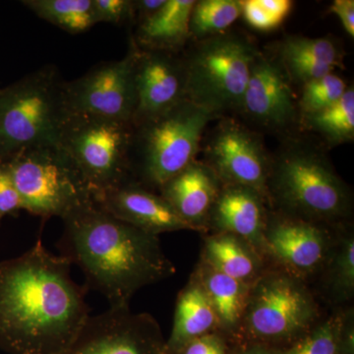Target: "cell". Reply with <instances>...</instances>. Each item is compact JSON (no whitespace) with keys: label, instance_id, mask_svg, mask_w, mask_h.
Returning a JSON list of instances; mask_svg holds the SVG:
<instances>
[{"label":"cell","instance_id":"ba28073f","mask_svg":"<svg viewBox=\"0 0 354 354\" xmlns=\"http://www.w3.org/2000/svg\"><path fill=\"white\" fill-rule=\"evenodd\" d=\"M132 136L131 122L69 114L58 145L82 177L93 200L131 180Z\"/></svg>","mask_w":354,"mask_h":354},{"label":"cell","instance_id":"5b68a950","mask_svg":"<svg viewBox=\"0 0 354 354\" xmlns=\"http://www.w3.org/2000/svg\"><path fill=\"white\" fill-rule=\"evenodd\" d=\"M216 116L187 99L165 113L133 125L131 180L158 191L195 162L203 133Z\"/></svg>","mask_w":354,"mask_h":354},{"label":"cell","instance_id":"3957f363","mask_svg":"<svg viewBox=\"0 0 354 354\" xmlns=\"http://www.w3.org/2000/svg\"><path fill=\"white\" fill-rule=\"evenodd\" d=\"M267 190L277 212L300 220L335 225L351 214L346 184L323 153L302 142H290L272 158Z\"/></svg>","mask_w":354,"mask_h":354},{"label":"cell","instance_id":"603a6c76","mask_svg":"<svg viewBox=\"0 0 354 354\" xmlns=\"http://www.w3.org/2000/svg\"><path fill=\"white\" fill-rule=\"evenodd\" d=\"M213 304L221 332L230 341H234L241 327L251 286L216 271L200 259L194 270Z\"/></svg>","mask_w":354,"mask_h":354},{"label":"cell","instance_id":"f1b7e54d","mask_svg":"<svg viewBox=\"0 0 354 354\" xmlns=\"http://www.w3.org/2000/svg\"><path fill=\"white\" fill-rule=\"evenodd\" d=\"M346 90V82L333 72L304 84L301 97L298 100L300 115L304 118L327 108L341 99Z\"/></svg>","mask_w":354,"mask_h":354},{"label":"cell","instance_id":"e0dca14e","mask_svg":"<svg viewBox=\"0 0 354 354\" xmlns=\"http://www.w3.org/2000/svg\"><path fill=\"white\" fill-rule=\"evenodd\" d=\"M267 198L251 188L223 185L209 212L208 232H227L241 237L268 259L265 228L268 213Z\"/></svg>","mask_w":354,"mask_h":354},{"label":"cell","instance_id":"4316f807","mask_svg":"<svg viewBox=\"0 0 354 354\" xmlns=\"http://www.w3.org/2000/svg\"><path fill=\"white\" fill-rule=\"evenodd\" d=\"M242 15L239 0H200L191 11L190 38L198 41L225 34Z\"/></svg>","mask_w":354,"mask_h":354},{"label":"cell","instance_id":"30bf717a","mask_svg":"<svg viewBox=\"0 0 354 354\" xmlns=\"http://www.w3.org/2000/svg\"><path fill=\"white\" fill-rule=\"evenodd\" d=\"M137 46L130 39L127 55L102 62L73 81H65L70 114H86L131 122L136 109Z\"/></svg>","mask_w":354,"mask_h":354},{"label":"cell","instance_id":"9a60e30c","mask_svg":"<svg viewBox=\"0 0 354 354\" xmlns=\"http://www.w3.org/2000/svg\"><path fill=\"white\" fill-rule=\"evenodd\" d=\"M135 84L137 104L132 125L164 113L186 100L183 58L177 53L137 46Z\"/></svg>","mask_w":354,"mask_h":354},{"label":"cell","instance_id":"d6986e66","mask_svg":"<svg viewBox=\"0 0 354 354\" xmlns=\"http://www.w3.org/2000/svg\"><path fill=\"white\" fill-rule=\"evenodd\" d=\"M215 332H221L220 321L201 281L193 272L177 295L167 353L176 354L188 342Z\"/></svg>","mask_w":354,"mask_h":354},{"label":"cell","instance_id":"d6a6232c","mask_svg":"<svg viewBox=\"0 0 354 354\" xmlns=\"http://www.w3.org/2000/svg\"><path fill=\"white\" fill-rule=\"evenodd\" d=\"M22 209L19 194L6 169L0 165V221L7 216H17Z\"/></svg>","mask_w":354,"mask_h":354},{"label":"cell","instance_id":"4fadbf2b","mask_svg":"<svg viewBox=\"0 0 354 354\" xmlns=\"http://www.w3.org/2000/svg\"><path fill=\"white\" fill-rule=\"evenodd\" d=\"M335 237L328 225L279 212L268 213L265 228L268 259L304 281L320 272Z\"/></svg>","mask_w":354,"mask_h":354},{"label":"cell","instance_id":"cb8c5ba5","mask_svg":"<svg viewBox=\"0 0 354 354\" xmlns=\"http://www.w3.org/2000/svg\"><path fill=\"white\" fill-rule=\"evenodd\" d=\"M323 291L333 304H348L354 295V235L341 232L335 235L334 244L321 269Z\"/></svg>","mask_w":354,"mask_h":354},{"label":"cell","instance_id":"d4e9b609","mask_svg":"<svg viewBox=\"0 0 354 354\" xmlns=\"http://www.w3.org/2000/svg\"><path fill=\"white\" fill-rule=\"evenodd\" d=\"M23 6L69 34H80L97 24L92 0H24Z\"/></svg>","mask_w":354,"mask_h":354},{"label":"cell","instance_id":"7c38bea8","mask_svg":"<svg viewBox=\"0 0 354 354\" xmlns=\"http://www.w3.org/2000/svg\"><path fill=\"white\" fill-rule=\"evenodd\" d=\"M205 164L223 185L243 186L268 197L272 158L257 133L232 120H223L212 134Z\"/></svg>","mask_w":354,"mask_h":354},{"label":"cell","instance_id":"8fae6325","mask_svg":"<svg viewBox=\"0 0 354 354\" xmlns=\"http://www.w3.org/2000/svg\"><path fill=\"white\" fill-rule=\"evenodd\" d=\"M66 354H169L155 318L129 306L90 316Z\"/></svg>","mask_w":354,"mask_h":354},{"label":"cell","instance_id":"f546056e","mask_svg":"<svg viewBox=\"0 0 354 354\" xmlns=\"http://www.w3.org/2000/svg\"><path fill=\"white\" fill-rule=\"evenodd\" d=\"M242 15L254 29L271 31L278 28L292 8L290 0H244Z\"/></svg>","mask_w":354,"mask_h":354},{"label":"cell","instance_id":"44dd1931","mask_svg":"<svg viewBox=\"0 0 354 354\" xmlns=\"http://www.w3.org/2000/svg\"><path fill=\"white\" fill-rule=\"evenodd\" d=\"M200 259L216 271L249 286L270 268L267 260L248 242L227 232L207 234Z\"/></svg>","mask_w":354,"mask_h":354},{"label":"cell","instance_id":"1f68e13d","mask_svg":"<svg viewBox=\"0 0 354 354\" xmlns=\"http://www.w3.org/2000/svg\"><path fill=\"white\" fill-rule=\"evenodd\" d=\"M228 341L223 333H211L188 342L176 354H230Z\"/></svg>","mask_w":354,"mask_h":354},{"label":"cell","instance_id":"6da1fadb","mask_svg":"<svg viewBox=\"0 0 354 354\" xmlns=\"http://www.w3.org/2000/svg\"><path fill=\"white\" fill-rule=\"evenodd\" d=\"M71 263L38 241L0 263V348L8 354H66L90 317L86 286Z\"/></svg>","mask_w":354,"mask_h":354},{"label":"cell","instance_id":"8992f818","mask_svg":"<svg viewBox=\"0 0 354 354\" xmlns=\"http://www.w3.org/2000/svg\"><path fill=\"white\" fill-rule=\"evenodd\" d=\"M322 319L320 304L306 281L277 266L268 268L251 286L234 342L283 348Z\"/></svg>","mask_w":354,"mask_h":354},{"label":"cell","instance_id":"ffe728a7","mask_svg":"<svg viewBox=\"0 0 354 354\" xmlns=\"http://www.w3.org/2000/svg\"><path fill=\"white\" fill-rule=\"evenodd\" d=\"M279 64L293 82L304 84L332 73L342 55L335 39L288 37L279 46Z\"/></svg>","mask_w":354,"mask_h":354},{"label":"cell","instance_id":"4dcf8cb0","mask_svg":"<svg viewBox=\"0 0 354 354\" xmlns=\"http://www.w3.org/2000/svg\"><path fill=\"white\" fill-rule=\"evenodd\" d=\"M95 21L124 25L133 23V6L130 0H92Z\"/></svg>","mask_w":354,"mask_h":354},{"label":"cell","instance_id":"277c9868","mask_svg":"<svg viewBox=\"0 0 354 354\" xmlns=\"http://www.w3.org/2000/svg\"><path fill=\"white\" fill-rule=\"evenodd\" d=\"M65 81L46 65L0 90V165L28 149L58 145L69 116Z\"/></svg>","mask_w":354,"mask_h":354},{"label":"cell","instance_id":"5bb4252c","mask_svg":"<svg viewBox=\"0 0 354 354\" xmlns=\"http://www.w3.org/2000/svg\"><path fill=\"white\" fill-rule=\"evenodd\" d=\"M239 111L270 130H288L299 118L298 100L278 60L262 53L256 57Z\"/></svg>","mask_w":354,"mask_h":354},{"label":"cell","instance_id":"83f0119b","mask_svg":"<svg viewBox=\"0 0 354 354\" xmlns=\"http://www.w3.org/2000/svg\"><path fill=\"white\" fill-rule=\"evenodd\" d=\"M344 310L337 307L304 337L281 348V354H344L342 330Z\"/></svg>","mask_w":354,"mask_h":354},{"label":"cell","instance_id":"2e32d148","mask_svg":"<svg viewBox=\"0 0 354 354\" xmlns=\"http://www.w3.org/2000/svg\"><path fill=\"white\" fill-rule=\"evenodd\" d=\"M94 203L114 218L157 236L194 230L160 194L132 180L100 195Z\"/></svg>","mask_w":354,"mask_h":354},{"label":"cell","instance_id":"e575fe53","mask_svg":"<svg viewBox=\"0 0 354 354\" xmlns=\"http://www.w3.org/2000/svg\"><path fill=\"white\" fill-rule=\"evenodd\" d=\"M239 348L230 354H281V348H272L255 342H237Z\"/></svg>","mask_w":354,"mask_h":354},{"label":"cell","instance_id":"7a4b0ae2","mask_svg":"<svg viewBox=\"0 0 354 354\" xmlns=\"http://www.w3.org/2000/svg\"><path fill=\"white\" fill-rule=\"evenodd\" d=\"M62 221L60 255L82 270L86 288L101 293L109 307L129 306L137 291L176 272L157 235L114 218L94 202Z\"/></svg>","mask_w":354,"mask_h":354},{"label":"cell","instance_id":"52a82bcc","mask_svg":"<svg viewBox=\"0 0 354 354\" xmlns=\"http://www.w3.org/2000/svg\"><path fill=\"white\" fill-rule=\"evenodd\" d=\"M260 50L246 37L202 39L183 57L186 99L216 118L241 109L251 68Z\"/></svg>","mask_w":354,"mask_h":354},{"label":"cell","instance_id":"9c48e42d","mask_svg":"<svg viewBox=\"0 0 354 354\" xmlns=\"http://www.w3.org/2000/svg\"><path fill=\"white\" fill-rule=\"evenodd\" d=\"M23 209L39 218H64L94 202L82 177L59 145L28 149L2 165Z\"/></svg>","mask_w":354,"mask_h":354},{"label":"cell","instance_id":"7402d4cb","mask_svg":"<svg viewBox=\"0 0 354 354\" xmlns=\"http://www.w3.org/2000/svg\"><path fill=\"white\" fill-rule=\"evenodd\" d=\"M194 3V0H167L158 12L137 25L131 39L143 50L177 53L190 39V15Z\"/></svg>","mask_w":354,"mask_h":354},{"label":"cell","instance_id":"484cf974","mask_svg":"<svg viewBox=\"0 0 354 354\" xmlns=\"http://www.w3.org/2000/svg\"><path fill=\"white\" fill-rule=\"evenodd\" d=\"M305 124L332 145L348 143L354 138V91L348 88L341 99L309 115Z\"/></svg>","mask_w":354,"mask_h":354},{"label":"cell","instance_id":"ac0fdd59","mask_svg":"<svg viewBox=\"0 0 354 354\" xmlns=\"http://www.w3.org/2000/svg\"><path fill=\"white\" fill-rule=\"evenodd\" d=\"M220 179L205 162H193L158 190L185 223L200 234H208L209 212L221 189Z\"/></svg>","mask_w":354,"mask_h":354},{"label":"cell","instance_id":"836d02e7","mask_svg":"<svg viewBox=\"0 0 354 354\" xmlns=\"http://www.w3.org/2000/svg\"><path fill=\"white\" fill-rule=\"evenodd\" d=\"M330 12L335 14L351 38L354 37L353 0H335L330 6Z\"/></svg>","mask_w":354,"mask_h":354}]
</instances>
